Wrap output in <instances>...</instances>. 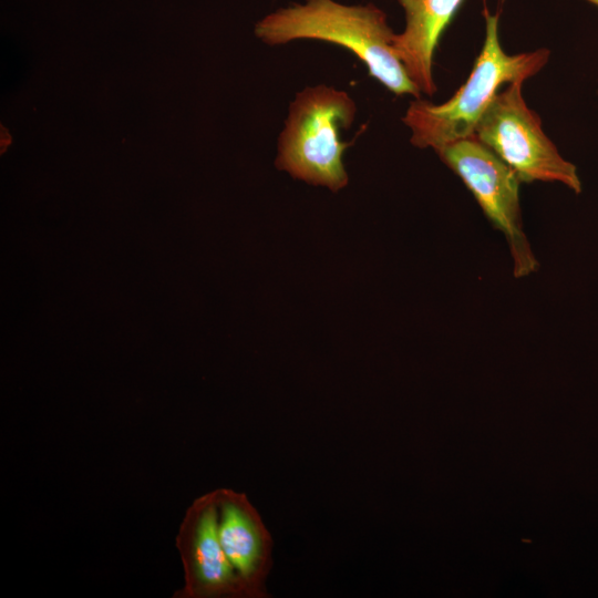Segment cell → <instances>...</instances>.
<instances>
[{"label": "cell", "mask_w": 598, "mask_h": 598, "mask_svg": "<svg viewBox=\"0 0 598 598\" xmlns=\"http://www.w3.org/2000/svg\"><path fill=\"white\" fill-rule=\"evenodd\" d=\"M256 35L276 45L299 39L341 45L361 60L369 74L396 95L420 99V89L399 59L385 13L374 4L346 6L333 0H306L259 21Z\"/></svg>", "instance_id": "6da1fadb"}, {"label": "cell", "mask_w": 598, "mask_h": 598, "mask_svg": "<svg viewBox=\"0 0 598 598\" xmlns=\"http://www.w3.org/2000/svg\"><path fill=\"white\" fill-rule=\"evenodd\" d=\"M486 35L474 68L461 89L445 103L435 105L416 99L403 117L411 130V143L435 151L474 135L484 112L504 83L524 82L549 59L547 49L509 55L498 39V16L485 12Z\"/></svg>", "instance_id": "7a4b0ae2"}, {"label": "cell", "mask_w": 598, "mask_h": 598, "mask_svg": "<svg viewBox=\"0 0 598 598\" xmlns=\"http://www.w3.org/2000/svg\"><path fill=\"white\" fill-rule=\"evenodd\" d=\"M357 113L351 96L324 84L296 94L279 135L277 168L311 185L338 192L348 184L343 153L351 145L341 140Z\"/></svg>", "instance_id": "3957f363"}, {"label": "cell", "mask_w": 598, "mask_h": 598, "mask_svg": "<svg viewBox=\"0 0 598 598\" xmlns=\"http://www.w3.org/2000/svg\"><path fill=\"white\" fill-rule=\"evenodd\" d=\"M522 83H509L497 92L474 135L499 156L520 182H559L579 193L575 165L561 157L543 132L540 118L524 101Z\"/></svg>", "instance_id": "277c9868"}, {"label": "cell", "mask_w": 598, "mask_h": 598, "mask_svg": "<svg viewBox=\"0 0 598 598\" xmlns=\"http://www.w3.org/2000/svg\"><path fill=\"white\" fill-rule=\"evenodd\" d=\"M441 159L463 181L485 216L501 230L513 259V275L526 277L538 268L524 233L516 173L475 135L452 142L436 151Z\"/></svg>", "instance_id": "5b68a950"}, {"label": "cell", "mask_w": 598, "mask_h": 598, "mask_svg": "<svg viewBox=\"0 0 598 598\" xmlns=\"http://www.w3.org/2000/svg\"><path fill=\"white\" fill-rule=\"evenodd\" d=\"M176 547L185 584L174 598H248L218 537L214 491L197 497L187 508Z\"/></svg>", "instance_id": "8992f818"}, {"label": "cell", "mask_w": 598, "mask_h": 598, "mask_svg": "<svg viewBox=\"0 0 598 598\" xmlns=\"http://www.w3.org/2000/svg\"><path fill=\"white\" fill-rule=\"evenodd\" d=\"M217 530L225 555L248 598H266L272 567V538L245 493L216 488Z\"/></svg>", "instance_id": "52a82bcc"}, {"label": "cell", "mask_w": 598, "mask_h": 598, "mask_svg": "<svg viewBox=\"0 0 598 598\" xmlns=\"http://www.w3.org/2000/svg\"><path fill=\"white\" fill-rule=\"evenodd\" d=\"M463 0H399L405 28L395 34L394 50L421 93L433 95V56L437 42Z\"/></svg>", "instance_id": "ba28073f"}, {"label": "cell", "mask_w": 598, "mask_h": 598, "mask_svg": "<svg viewBox=\"0 0 598 598\" xmlns=\"http://www.w3.org/2000/svg\"><path fill=\"white\" fill-rule=\"evenodd\" d=\"M9 137L10 136L8 135V133L2 128L1 130V146H2V148L10 143V141H7V138H9Z\"/></svg>", "instance_id": "9c48e42d"}, {"label": "cell", "mask_w": 598, "mask_h": 598, "mask_svg": "<svg viewBox=\"0 0 598 598\" xmlns=\"http://www.w3.org/2000/svg\"><path fill=\"white\" fill-rule=\"evenodd\" d=\"M586 1H588V2H590V3H592V4H595V6L598 7V0H586Z\"/></svg>", "instance_id": "30bf717a"}]
</instances>
